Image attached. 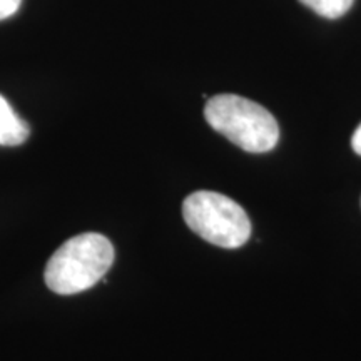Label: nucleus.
Wrapping results in <instances>:
<instances>
[{"mask_svg":"<svg viewBox=\"0 0 361 361\" xmlns=\"http://www.w3.org/2000/svg\"><path fill=\"white\" fill-rule=\"evenodd\" d=\"M114 263V247L99 233L71 238L54 252L45 266V284L57 295L82 293L106 276Z\"/></svg>","mask_w":361,"mask_h":361,"instance_id":"obj_1","label":"nucleus"},{"mask_svg":"<svg viewBox=\"0 0 361 361\" xmlns=\"http://www.w3.org/2000/svg\"><path fill=\"white\" fill-rule=\"evenodd\" d=\"M207 124L246 152H268L279 141V128L268 109L250 99L219 94L204 107Z\"/></svg>","mask_w":361,"mask_h":361,"instance_id":"obj_2","label":"nucleus"},{"mask_svg":"<svg viewBox=\"0 0 361 361\" xmlns=\"http://www.w3.org/2000/svg\"><path fill=\"white\" fill-rule=\"evenodd\" d=\"M183 216L197 236L219 247L243 246L251 236V221L238 202L214 191H196L184 200Z\"/></svg>","mask_w":361,"mask_h":361,"instance_id":"obj_3","label":"nucleus"},{"mask_svg":"<svg viewBox=\"0 0 361 361\" xmlns=\"http://www.w3.org/2000/svg\"><path fill=\"white\" fill-rule=\"evenodd\" d=\"M29 134V124L16 114L6 97L0 96V146H20Z\"/></svg>","mask_w":361,"mask_h":361,"instance_id":"obj_4","label":"nucleus"},{"mask_svg":"<svg viewBox=\"0 0 361 361\" xmlns=\"http://www.w3.org/2000/svg\"><path fill=\"white\" fill-rule=\"evenodd\" d=\"M300 2L318 16L326 17V19H338L350 11L355 0H300Z\"/></svg>","mask_w":361,"mask_h":361,"instance_id":"obj_5","label":"nucleus"},{"mask_svg":"<svg viewBox=\"0 0 361 361\" xmlns=\"http://www.w3.org/2000/svg\"><path fill=\"white\" fill-rule=\"evenodd\" d=\"M22 0H0V20L8 19L19 11Z\"/></svg>","mask_w":361,"mask_h":361,"instance_id":"obj_6","label":"nucleus"},{"mask_svg":"<svg viewBox=\"0 0 361 361\" xmlns=\"http://www.w3.org/2000/svg\"><path fill=\"white\" fill-rule=\"evenodd\" d=\"M351 146H353V151L356 154L361 156V124L358 126V129L355 130L353 137H351Z\"/></svg>","mask_w":361,"mask_h":361,"instance_id":"obj_7","label":"nucleus"}]
</instances>
